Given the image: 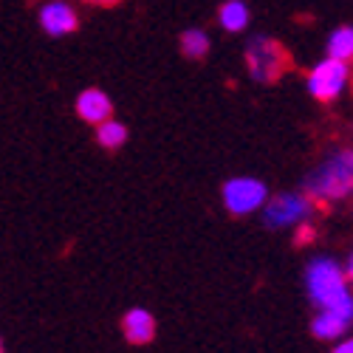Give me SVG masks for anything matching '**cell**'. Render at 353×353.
I'll list each match as a JSON object with an SVG mask.
<instances>
[{
	"label": "cell",
	"instance_id": "obj_1",
	"mask_svg": "<svg viewBox=\"0 0 353 353\" xmlns=\"http://www.w3.org/2000/svg\"><path fill=\"white\" fill-rule=\"evenodd\" d=\"M303 285L314 311H322V308L353 311V285L339 260L328 254L311 257L303 272Z\"/></svg>",
	"mask_w": 353,
	"mask_h": 353
},
{
	"label": "cell",
	"instance_id": "obj_2",
	"mask_svg": "<svg viewBox=\"0 0 353 353\" xmlns=\"http://www.w3.org/2000/svg\"><path fill=\"white\" fill-rule=\"evenodd\" d=\"M303 192L314 203H336L353 195V147H339L322 159L303 181Z\"/></svg>",
	"mask_w": 353,
	"mask_h": 353
},
{
	"label": "cell",
	"instance_id": "obj_3",
	"mask_svg": "<svg viewBox=\"0 0 353 353\" xmlns=\"http://www.w3.org/2000/svg\"><path fill=\"white\" fill-rule=\"evenodd\" d=\"M314 207L316 203L305 192H280V195L269 198V203L263 207L260 218H263V226L272 229V232L300 229L303 223H311Z\"/></svg>",
	"mask_w": 353,
	"mask_h": 353
},
{
	"label": "cell",
	"instance_id": "obj_4",
	"mask_svg": "<svg viewBox=\"0 0 353 353\" xmlns=\"http://www.w3.org/2000/svg\"><path fill=\"white\" fill-rule=\"evenodd\" d=\"M221 198H223V207L229 215L246 218V215L263 212V207L269 203L272 195H269L266 181L254 179V175H234V179H229L223 184Z\"/></svg>",
	"mask_w": 353,
	"mask_h": 353
},
{
	"label": "cell",
	"instance_id": "obj_5",
	"mask_svg": "<svg viewBox=\"0 0 353 353\" xmlns=\"http://www.w3.org/2000/svg\"><path fill=\"white\" fill-rule=\"evenodd\" d=\"M246 68L257 82H274L288 68V51L272 37H252L246 46Z\"/></svg>",
	"mask_w": 353,
	"mask_h": 353
},
{
	"label": "cell",
	"instance_id": "obj_6",
	"mask_svg": "<svg viewBox=\"0 0 353 353\" xmlns=\"http://www.w3.org/2000/svg\"><path fill=\"white\" fill-rule=\"evenodd\" d=\"M350 79H353V65L350 63L325 57V60L316 63L311 68V74L305 77V88L316 102H334L347 88Z\"/></svg>",
	"mask_w": 353,
	"mask_h": 353
},
{
	"label": "cell",
	"instance_id": "obj_7",
	"mask_svg": "<svg viewBox=\"0 0 353 353\" xmlns=\"http://www.w3.org/2000/svg\"><path fill=\"white\" fill-rule=\"evenodd\" d=\"M308 331L316 342H339L353 331V311H336V308H322L311 316Z\"/></svg>",
	"mask_w": 353,
	"mask_h": 353
},
{
	"label": "cell",
	"instance_id": "obj_8",
	"mask_svg": "<svg viewBox=\"0 0 353 353\" xmlns=\"http://www.w3.org/2000/svg\"><path fill=\"white\" fill-rule=\"evenodd\" d=\"M40 28L51 37H65L79 28V14L68 0H46L37 12Z\"/></svg>",
	"mask_w": 353,
	"mask_h": 353
},
{
	"label": "cell",
	"instance_id": "obj_9",
	"mask_svg": "<svg viewBox=\"0 0 353 353\" xmlns=\"http://www.w3.org/2000/svg\"><path fill=\"white\" fill-rule=\"evenodd\" d=\"M122 334L130 345H150L159 334V322H156L153 311H147L141 305L128 308L122 316Z\"/></svg>",
	"mask_w": 353,
	"mask_h": 353
},
{
	"label": "cell",
	"instance_id": "obj_10",
	"mask_svg": "<svg viewBox=\"0 0 353 353\" xmlns=\"http://www.w3.org/2000/svg\"><path fill=\"white\" fill-rule=\"evenodd\" d=\"M113 102L105 91L99 88H85V91L77 97V116L82 122H91V125H102L108 119H113Z\"/></svg>",
	"mask_w": 353,
	"mask_h": 353
},
{
	"label": "cell",
	"instance_id": "obj_11",
	"mask_svg": "<svg viewBox=\"0 0 353 353\" xmlns=\"http://www.w3.org/2000/svg\"><path fill=\"white\" fill-rule=\"evenodd\" d=\"M249 6L243 3V0H226V3L218 9V23L221 28H226V32L232 34H238L243 32V28L249 26Z\"/></svg>",
	"mask_w": 353,
	"mask_h": 353
},
{
	"label": "cell",
	"instance_id": "obj_12",
	"mask_svg": "<svg viewBox=\"0 0 353 353\" xmlns=\"http://www.w3.org/2000/svg\"><path fill=\"white\" fill-rule=\"evenodd\" d=\"M179 46H181V54L190 57V60H203V57L210 54L212 40L203 28H187V32L181 34V40H179Z\"/></svg>",
	"mask_w": 353,
	"mask_h": 353
},
{
	"label": "cell",
	"instance_id": "obj_13",
	"mask_svg": "<svg viewBox=\"0 0 353 353\" xmlns=\"http://www.w3.org/2000/svg\"><path fill=\"white\" fill-rule=\"evenodd\" d=\"M328 57L334 60H353V26H339L328 37Z\"/></svg>",
	"mask_w": 353,
	"mask_h": 353
},
{
	"label": "cell",
	"instance_id": "obj_14",
	"mask_svg": "<svg viewBox=\"0 0 353 353\" xmlns=\"http://www.w3.org/2000/svg\"><path fill=\"white\" fill-rule=\"evenodd\" d=\"M97 141L105 147V150H119V147L128 141V128L116 119H108V122L97 125Z\"/></svg>",
	"mask_w": 353,
	"mask_h": 353
},
{
	"label": "cell",
	"instance_id": "obj_15",
	"mask_svg": "<svg viewBox=\"0 0 353 353\" xmlns=\"http://www.w3.org/2000/svg\"><path fill=\"white\" fill-rule=\"evenodd\" d=\"M328 353H353V334H347L345 339H339V342H334Z\"/></svg>",
	"mask_w": 353,
	"mask_h": 353
},
{
	"label": "cell",
	"instance_id": "obj_16",
	"mask_svg": "<svg viewBox=\"0 0 353 353\" xmlns=\"http://www.w3.org/2000/svg\"><path fill=\"white\" fill-rule=\"evenodd\" d=\"M305 241H314V229H311V223H303V226H300V234H297V243H305Z\"/></svg>",
	"mask_w": 353,
	"mask_h": 353
},
{
	"label": "cell",
	"instance_id": "obj_17",
	"mask_svg": "<svg viewBox=\"0 0 353 353\" xmlns=\"http://www.w3.org/2000/svg\"><path fill=\"white\" fill-rule=\"evenodd\" d=\"M345 274H347V280H350V285H353V252H350L347 260H345Z\"/></svg>",
	"mask_w": 353,
	"mask_h": 353
},
{
	"label": "cell",
	"instance_id": "obj_18",
	"mask_svg": "<svg viewBox=\"0 0 353 353\" xmlns=\"http://www.w3.org/2000/svg\"><path fill=\"white\" fill-rule=\"evenodd\" d=\"M85 3H91V6H116V3H122V0H85Z\"/></svg>",
	"mask_w": 353,
	"mask_h": 353
}]
</instances>
